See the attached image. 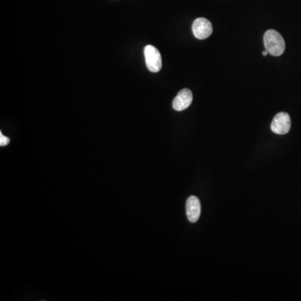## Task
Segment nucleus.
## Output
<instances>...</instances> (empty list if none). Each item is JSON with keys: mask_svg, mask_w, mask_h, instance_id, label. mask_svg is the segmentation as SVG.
Returning <instances> with one entry per match:
<instances>
[{"mask_svg": "<svg viewBox=\"0 0 301 301\" xmlns=\"http://www.w3.org/2000/svg\"><path fill=\"white\" fill-rule=\"evenodd\" d=\"M265 49L273 56H281L285 49V42L279 33L270 29L264 35Z\"/></svg>", "mask_w": 301, "mask_h": 301, "instance_id": "obj_1", "label": "nucleus"}, {"mask_svg": "<svg viewBox=\"0 0 301 301\" xmlns=\"http://www.w3.org/2000/svg\"><path fill=\"white\" fill-rule=\"evenodd\" d=\"M144 56L146 60V66L150 72L157 73L161 71L163 62L160 52L153 45H146L144 49Z\"/></svg>", "mask_w": 301, "mask_h": 301, "instance_id": "obj_2", "label": "nucleus"}, {"mask_svg": "<svg viewBox=\"0 0 301 301\" xmlns=\"http://www.w3.org/2000/svg\"><path fill=\"white\" fill-rule=\"evenodd\" d=\"M271 130L278 135H284L289 132L291 127V120L286 112H279L271 122Z\"/></svg>", "mask_w": 301, "mask_h": 301, "instance_id": "obj_3", "label": "nucleus"}, {"mask_svg": "<svg viewBox=\"0 0 301 301\" xmlns=\"http://www.w3.org/2000/svg\"><path fill=\"white\" fill-rule=\"evenodd\" d=\"M192 33L197 39H207L213 33V25L209 20L198 18L192 24Z\"/></svg>", "mask_w": 301, "mask_h": 301, "instance_id": "obj_4", "label": "nucleus"}, {"mask_svg": "<svg viewBox=\"0 0 301 301\" xmlns=\"http://www.w3.org/2000/svg\"><path fill=\"white\" fill-rule=\"evenodd\" d=\"M192 93L189 89L185 88L180 90L175 99L173 100V109L177 112H182L190 107L192 102Z\"/></svg>", "mask_w": 301, "mask_h": 301, "instance_id": "obj_5", "label": "nucleus"}, {"mask_svg": "<svg viewBox=\"0 0 301 301\" xmlns=\"http://www.w3.org/2000/svg\"><path fill=\"white\" fill-rule=\"evenodd\" d=\"M187 219L191 223H196L199 219L201 214V204L197 197L191 196L186 203Z\"/></svg>", "mask_w": 301, "mask_h": 301, "instance_id": "obj_6", "label": "nucleus"}, {"mask_svg": "<svg viewBox=\"0 0 301 301\" xmlns=\"http://www.w3.org/2000/svg\"><path fill=\"white\" fill-rule=\"evenodd\" d=\"M10 138H8L7 136H4L2 132L0 133V146H7L8 144L10 143Z\"/></svg>", "mask_w": 301, "mask_h": 301, "instance_id": "obj_7", "label": "nucleus"}, {"mask_svg": "<svg viewBox=\"0 0 301 301\" xmlns=\"http://www.w3.org/2000/svg\"><path fill=\"white\" fill-rule=\"evenodd\" d=\"M263 56H267L268 54H269V52H268L267 51H266V49H265V51H263Z\"/></svg>", "mask_w": 301, "mask_h": 301, "instance_id": "obj_8", "label": "nucleus"}]
</instances>
